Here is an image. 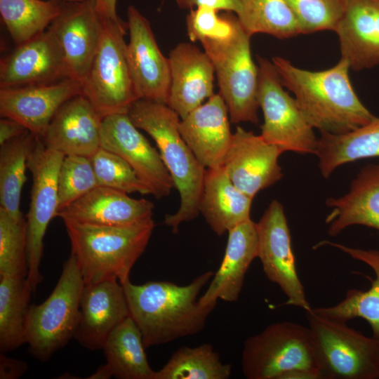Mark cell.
Wrapping results in <instances>:
<instances>
[{
    "instance_id": "obj_1",
    "label": "cell",
    "mask_w": 379,
    "mask_h": 379,
    "mask_svg": "<svg viewBox=\"0 0 379 379\" xmlns=\"http://www.w3.org/2000/svg\"><path fill=\"white\" fill-rule=\"evenodd\" d=\"M214 273L207 271L190 284L167 281L121 284L130 317L138 326L145 348L201 332L215 305H202L198 295Z\"/></svg>"
},
{
    "instance_id": "obj_2",
    "label": "cell",
    "mask_w": 379,
    "mask_h": 379,
    "mask_svg": "<svg viewBox=\"0 0 379 379\" xmlns=\"http://www.w3.org/2000/svg\"><path fill=\"white\" fill-rule=\"evenodd\" d=\"M284 86L295 96L303 115L320 133H345L370 122L375 116L357 95L343 58L333 67L310 71L281 57L272 60Z\"/></svg>"
},
{
    "instance_id": "obj_3",
    "label": "cell",
    "mask_w": 379,
    "mask_h": 379,
    "mask_svg": "<svg viewBox=\"0 0 379 379\" xmlns=\"http://www.w3.org/2000/svg\"><path fill=\"white\" fill-rule=\"evenodd\" d=\"M127 114L132 123L147 133L156 142L179 192V208L164 219L165 225L177 233L182 222L191 221L199 214L206 168L182 138L179 129L180 117L166 104L139 99Z\"/></svg>"
},
{
    "instance_id": "obj_4",
    "label": "cell",
    "mask_w": 379,
    "mask_h": 379,
    "mask_svg": "<svg viewBox=\"0 0 379 379\" xmlns=\"http://www.w3.org/2000/svg\"><path fill=\"white\" fill-rule=\"evenodd\" d=\"M85 284L129 280L144 253L155 223L152 217L126 225H100L62 219Z\"/></svg>"
},
{
    "instance_id": "obj_5",
    "label": "cell",
    "mask_w": 379,
    "mask_h": 379,
    "mask_svg": "<svg viewBox=\"0 0 379 379\" xmlns=\"http://www.w3.org/2000/svg\"><path fill=\"white\" fill-rule=\"evenodd\" d=\"M249 36L235 19L227 34L199 41L215 69L219 94L232 123L259 122L258 67L251 56Z\"/></svg>"
},
{
    "instance_id": "obj_6",
    "label": "cell",
    "mask_w": 379,
    "mask_h": 379,
    "mask_svg": "<svg viewBox=\"0 0 379 379\" xmlns=\"http://www.w3.org/2000/svg\"><path fill=\"white\" fill-rule=\"evenodd\" d=\"M321 379L379 378V340L347 322L305 311Z\"/></svg>"
},
{
    "instance_id": "obj_7",
    "label": "cell",
    "mask_w": 379,
    "mask_h": 379,
    "mask_svg": "<svg viewBox=\"0 0 379 379\" xmlns=\"http://www.w3.org/2000/svg\"><path fill=\"white\" fill-rule=\"evenodd\" d=\"M84 281L74 256L65 262L50 295L30 305L25 324V343L31 355L47 361L74 338Z\"/></svg>"
},
{
    "instance_id": "obj_8",
    "label": "cell",
    "mask_w": 379,
    "mask_h": 379,
    "mask_svg": "<svg viewBox=\"0 0 379 379\" xmlns=\"http://www.w3.org/2000/svg\"><path fill=\"white\" fill-rule=\"evenodd\" d=\"M100 43L82 81V94L102 117L128 113L138 100L135 84L128 65L124 40L127 22L101 19Z\"/></svg>"
},
{
    "instance_id": "obj_9",
    "label": "cell",
    "mask_w": 379,
    "mask_h": 379,
    "mask_svg": "<svg viewBox=\"0 0 379 379\" xmlns=\"http://www.w3.org/2000/svg\"><path fill=\"white\" fill-rule=\"evenodd\" d=\"M241 368L248 379H280L296 369L320 375L309 327L288 321L272 324L244 341Z\"/></svg>"
},
{
    "instance_id": "obj_10",
    "label": "cell",
    "mask_w": 379,
    "mask_h": 379,
    "mask_svg": "<svg viewBox=\"0 0 379 379\" xmlns=\"http://www.w3.org/2000/svg\"><path fill=\"white\" fill-rule=\"evenodd\" d=\"M258 100L264 122L260 135L282 153L316 154L318 138L296 100L284 89L272 62L257 57Z\"/></svg>"
},
{
    "instance_id": "obj_11",
    "label": "cell",
    "mask_w": 379,
    "mask_h": 379,
    "mask_svg": "<svg viewBox=\"0 0 379 379\" xmlns=\"http://www.w3.org/2000/svg\"><path fill=\"white\" fill-rule=\"evenodd\" d=\"M65 155L47 148L37 137L29 155L27 169L32 177L31 199L26 215L27 225L28 274L33 293L42 281L39 266L44 253V238L58 211V175Z\"/></svg>"
},
{
    "instance_id": "obj_12",
    "label": "cell",
    "mask_w": 379,
    "mask_h": 379,
    "mask_svg": "<svg viewBox=\"0 0 379 379\" xmlns=\"http://www.w3.org/2000/svg\"><path fill=\"white\" fill-rule=\"evenodd\" d=\"M258 258L267 279L277 284L287 298L286 305L310 309L298 277L291 236L284 207L273 200L256 222Z\"/></svg>"
},
{
    "instance_id": "obj_13",
    "label": "cell",
    "mask_w": 379,
    "mask_h": 379,
    "mask_svg": "<svg viewBox=\"0 0 379 379\" xmlns=\"http://www.w3.org/2000/svg\"><path fill=\"white\" fill-rule=\"evenodd\" d=\"M127 113L102 119L101 147L124 159L157 199L167 197L175 188L159 152L139 132Z\"/></svg>"
},
{
    "instance_id": "obj_14",
    "label": "cell",
    "mask_w": 379,
    "mask_h": 379,
    "mask_svg": "<svg viewBox=\"0 0 379 379\" xmlns=\"http://www.w3.org/2000/svg\"><path fill=\"white\" fill-rule=\"evenodd\" d=\"M129 42L126 52L139 99L167 105L171 67L157 43L149 21L133 5L127 8Z\"/></svg>"
},
{
    "instance_id": "obj_15",
    "label": "cell",
    "mask_w": 379,
    "mask_h": 379,
    "mask_svg": "<svg viewBox=\"0 0 379 379\" xmlns=\"http://www.w3.org/2000/svg\"><path fill=\"white\" fill-rule=\"evenodd\" d=\"M48 28L59 44L70 77L82 83L102 34V20L94 1H62L61 11Z\"/></svg>"
},
{
    "instance_id": "obj_16",
    "label": "cell",
    "mask_w": 379,
    "mask_h": 379,
    "mask_svg": "<svg viewBox=\"0 0 379 379\" xmlns=\"http://www.w3.org/2000/svg\"><path fill=\"white\" fill-rule=\"evenodd\" d=\"M282 152L260 135L237 126L222 167L232 183L251 198L283 177Z\"/></svg>"
},
{
    "instance_id": "obj_17",
    "label": "cell",
    "mask_w": 379,
    "mask_h": 379,
    "mask_svg": "<svg viewBox=\"0 0 379 379\" xmlns=\"http://www.w3.org/2000/svg\"><path fill=\"white\" fill-rule=\"evenodd\" d=\"M68 78L71 77L62 51L49 28L16 46L0 62V88L49 84Z\"/></svg>"
},
{
    "instance_id": "obj_18",
    "label": "cell",
    "mask_w": 379,
    "mask_h": 379,
    "mask_svg": "<svg viewBox=\"0 0 379 379\" xmlns=\"http://www.w3.org/2000/svg\"><path fill=\"white\" fill-rule=\"evenodd\" d=\"M82 93V83L65 79L44 84L0 88V114L14 119L41 138L58 109Z\"/></svg>"
},
{
    "instance_id": "obj_19",
    "label": "cell",
    "mask_w": 379,
    "mask_h": 379,
    "mask_svg": "<svg viewBox=\"0 0 379 379\" xmlns=\"http://www.w3.org/2000/svg\"><path fill=\"white\" fill-rule=\"evenodd\" d=\"M128 317L124 290L117 279L84 284L74 338L86 349L101 350L112 331Z\"/></svg>"
},
{
    "instance_id": "obj_20",
    "label": "cell",
    "mask_w": 379,
    "mask_h": 379,
    "mask_svg": "<svg viewBox=\"0 0 379 379\" xmlns=\"http://www.w3.org/2000/svg\"><path fill=\"white\" fill-rule=\"evenodd\" d=\"M102 119L90 100L79 94L58 109L41 139L47 148L65 155L90 158L101 147Z\"/></svg>"
},
{
    "instance_id": "obj_21",
    "label": "cell",
    "mask_w": 379,
    "mask_h": 379,
    "mask_svg": "<svg viewBox=\"0 0 379 379\" xmlns=\"http://www.w3.org/2000/svg\"><path fill=\"white\" fill-rule=\"evenodd\" d=\"M168 59L171 86L167 105L183 119L214 94L215 69L205 51L190 43H179Z\"/></svg>"
},
{
    "instance_id": "obj_22",
    "label": "cell",
    "mask_w": 379,
    "mask_h": 379,
    "mask_svg": "<svg viewBox=\"0 0 379 379\" xmlns=\"http://www.w3.org/2000/svg\"><path fill=\"white\" fill-rule=\"evenodd\" d=\"M226 104L219 93L180 119V134L199 163L206 168L222 166L233 133Z\"/></svg>"
},
{
    "instance_id": "obj_23",
    "label": "cell",
    "mask_w": 379,
    "mask_h": 379,
    "mask_svg": "<svg viewBox=\"0 0 379 379\" xmlns=\"http://www.w3.org/2000/svg\"><path fill=\"white\" fill-rule=\"evenodd\" d=\"M258 245L256 222L251 218L228 232L222 262L206 292L199 298L202 305H216L218 300L230 302L238 300L246 274L258 258Z\"/></svg>"
},
{
    "instance_id": "obj_24",
    "label": "cell",
    "mask_w": 379,
    "mask_h": 379,
    "mask_svg": "<svg viewBox=\"0 0 379 379\" xmlns=\"http://www.w3.org/2000/svg\"><path fill=\"white\" fill-rule=\"evenodd\" d=\"M154 208L147 199L98 185L58 212L56 217L93 225H126L152 217Z\"/></svg>"
},
{
    "instance_id": "obj_25",
    "label": "cell",
    "mask_w": 379,
    "mask_h": 379,
    "mask_svg": "<svg viewBox=\"0 0 379 379\" xmlns=\"http://www.w3.org/2000/svg\"><path fill=\"white\" fill-rule=\"evenodd\" d=\"M335 32L341 58L350 69L361 70L379 65V0H347Z\"/></svg>"
},
{
    "instance_id": "obj_26",
    "label": "cell",
    "mask_w": 379,
    "mask_h": 379,
    "mask_svg": "<svg viewBox=\"0 0 379 379\" xmlns=\"http://www.w3.org/2000/svg\"><path fill=\"white\" fill-rule=\"evenodd\" d=\"M326 204L332 208L326 220L331 237L357 225L379 231V164L364 166L346 194L329 198Z\"/></svg>"
},
{
    "instance_id": "obj_27",
    "label": "cell",
    "mask_w": 379,
    "mask_h": 379,
    "mask_svg": "<svg viewBox=\"0 0 379 379\" xmlns=\"http://www.w3.org/2000/svg\"><path fill=\"white\" fill-rule=\"evenodd\" d=\"M253 199L232 183L222 166L206 169L199 210L217 235L251 219Z\"/></svg>"
},
{
    "instance_id": "obj_28",
    "label": "cell",
    "mask_w": 379,
    "mask_h": 379,
    "mask_svg": "<svg viewBox=\"0 0 379 379\" xmlns=\"http://www.w3.org/2000/svg\"><path fill=\"white\" fill-rule=\"evenodd\" d=\"M325 245L336 248L368 265L375 277L371 280V285L367 291L348 290L344 299L338 304L314 308L313 310L322 316L344 322L357 317L362 318L371 326L373 337L379 340V251L352 248L329 241L318 244V246Z\"/></svg>"
},
{
    "instance_id": "obj_29",
    "label": "cell",
    "mask_w": 379,
    "mask_h": 379,
    "mask_svg": "<svg viewBox=\"0 0 379 379\" xmlns=\"http://www.w3.org/2000/svg\"><path fill=\"white\" fill-rule=\"evenodd\" d=\"M324 178L340 166L359 159L379 157V118L351 131L333 134L321 132L316 154Z\"/></svg>"
},
{
    "instance_id": "obj_30",
    "label": "cell",
    "mask_w": 379,
    "mask_h": 379,
    "mask_svg": "<svg viewBox=\"0 0 379 379\" xmlns=\"http://www.w3.org/2000/svg\"><path fill=\"white\" fill-rule=\"evenodd\" d=\"M138 326L127 317L106 340L102 350L106 364L119 379H153L154 371L147 361Z\"/></svg>"
},
{
    "instance_id": "obj_31",
    "label": "cell",
    "mask_w": 379,
    "mask_h": 379,
    "mask_svg": "<svg viewBox=\"0 0 379 379\" xmlns=\"http://www.w3.org/2000/svg\"><path fill=\"white\" fill-rule=\"evenodd\" d=\"M36 138L27 130L0 145V208L15 219L23 217L21 193L27 180L28 157Z\"/></svg>"
},
{
    "instance_id": "obj_32",
    "label": "cell",
    "mask_w": 379,
    "mask_h": 379,
    "mask_svg": "<svg viewBox=\"0 0 379 379\" xmlns=\"http://www.w3.org/2000/svg\"><path fill=\"white\" fill-rule=\"evenodd\" d=\"M27 277L0 276V351L25 343V324L31 294Z\"/></svg>"
},
{
    "instance_id": "obj_33",
    "label": "cell",
    "mask_w": 379,
    "mask_h": 379,
    "mask_svg": "<svg viewBox=\"0 0 379 379\" xmlns=\"http://www.w3.org/2000/svg\"><path fill=\"white\" fill-rule=\"evenodd\" d=\"M62 9L60 0H0V15L15 46L44 32Z\"/></svg>"
},
{
    "instance_id": "obj_34",
    "label": "cell",
    "mask_w": 379,
    "mask_h": 379,
    "mask_svg": "<svg viewBox=\"0 0 379 379\" xmlns=\"http://www.w3.org/2000/svg\"><path fill=\"white\" fill-rule=\"evenodd\" d=\"M231 372V365L222 363L213 346L204 343L178 349L161 368L154 371L153 379H227Z\"/></svg>"
},
{
    "instance_id": "obj_35",
    "label": "cell",
    "mask_w": 379,
    "mask_h": 379,
    "mask_svg": "<svg viewBox=\"0 0 379 379\" xmlns=\"http://www.w3.org/2000/svg\"><path fill=\"white\" fill-rule=\"evenodd\" d=\"M239 1L241 10L237 16L249 36L262 33L278 39H287L302 34L286 0Z\"/></svg>"
},
{
    "instance_id": "obj_36",
    "label": "cell",
    "mask_w": 379,
    "mask_h": 379,
    "mask_svg": "<svg viewBox=\"0 0 379 379\" xmlns=\"http://www.w3.org/2000/svg\"><path fill=\"white\" fill-rule=\"evenodd\" d=\"M28 274L26 218L15 219L0 208V276Z\"/></svg>"
},
{
    "instance_id": "obj_37",
    "label": "cell",
    "mask_w": 379,
    "mask_h": 379,
    "mask_svg": "<svg viewBox=\"0 0 379 379\" xmlns=\"http://www.w3.org/2000/svg\"><path fill=\"white\" fill-rule=\"evenodd\" d=\"M96 186L98 183L90 158L79 155H65L58 175L57 213Z\"/></svg>"
},
{
    "instance_id": "obj_38",
    "label": "cell",
    "mask_w": 379,
    "mask_h": 379,
    "mask_svg": "<svg viewBox=\"0 0 379 379\" xmlns=\"http://www.w3.org/2000/svg\"><path fill=\"white\" fill-rule=\"evenodd\" d=\"M98 186L127 194H150L131 166L115 153L100 147L90 157Z\"/></svg>"
},
{
    "instance_id": "obj_39",
    "label": "cell",
    "mask_w": 379,
    "mask_h": 379,
    "mask_svg": "<svg viewBox=\"0 0 379 379\" xmlns=\"http://www.w3.org/2000/svg\"><path fill=\"white\" fill-rule=\"evenodd\" d=\"M302 34L335 31L347 0H286Z\"/></svg>"
},
{
    "instance_id": "obj_40",
    "label": "cell",
    "mask_w": 379,
    "mask_h": 379,
    "mask_svg": "<svg viewBox=\"0 0 379 379\" xmlns=\"http://www.w3.org/2000/svg\"><path fill=\"white\" fill-rule=\"evenodd\" d=\"M219 11L208 7L190 10L186 18L187 33L191 41L204 38L224 36L232 29L237 15L232 12L218 14Z\"/></svg>"
},
{
    "instance_id": "obj_41",
    "label": "cell",
    "mask_w": 379,
    "mask_h": 379,
    "mask_svg": "<svg viewBox=\"0 0 379 379\" xmlns=\"http://www.w3.org/2000/svg\"><path fill=\"white\" fill-rule=\"evenodd\" d=\"M181 9L192 10L198 7H208L217 11L232 12L237 15L241 10L239 0H175Z\"/></svg>"
},
{
    "instance_id": "obj_42",
    "label": "cell",
    "mask_w": 379,
    "mask_h": 379,
    "mask_svg": "<svg viewBox=\"0 0 379 379\" xmlns=\"http://www.w3.org/2000/svg\"><path fill=\"white\" fill-rule=\"evenodd\" d=\"M27 364L21 360L7 357L4 353L0 354V378L17 379L27 371Z\"/></svg>"
},
{
    "instance_id": "obj_43",
    "label": "cell",
    "mask_w": 379,
    "mask_h": 379,
    "mask_svg": "<svg viewBox=\"0 0 379 379\" xmlns=\"http://www.w3.org/2000/svg\"><path fill=\"white\" fill-rule=\"evenodd\" d=\"M26 131L27 129L20 122L2 117L0 120V145L21 135Z\"/></svg>"
},
{
    "instance_id": "obj_44",
    "label": "cell",
    "mask_w": 379,
    "mask_h": 379,
    "mask_svg": "<svg viewBox=\"0 0 379 379\" xmlns=\"http://www.w3.org/2000/svg\"><path fill=\"white\" fill-rule=\"evenodd\" d=\"M96 11L101 19L117 20V0H93Z\"/></svg>"
},
{
    "instance_id": "obj_45",
    "label": "cell",
    "mask_w": 379,
    "mask_h": 379,
    "mask_svg": "<svg viewBox=\"0 0 379 379\" xmlns=\"http://www.w3.org/2000/svg\"><path fill=\"white\" fill-rule=\"evenodd\" d=\"M113 376L109 367L105 364L98 367V368L91 375L89 379H108Z\"/></svg>"
},
{
    "instance_id": "obj_46",
    "label": "cell",
    "mask_w": 379,
    "mask_h": 379,
    "mask_svg": "<svg viewBox=\"0 0 379 379\" xmlns=\"http://www.w3.org/2000/svg\"><path fill=\"white\" fill-rule=\"evenodd\" d=\"M60 1H68V2H74V1H85V0H60Z\"/></svg>"
},
{
    "instance_id": "obj_47",
    "label": "cell",
    "mask_w": 379,
    "mask_h": 379,
    "mask_svg": "<svg viewBox=\"0 0 379 379\" xmlns=\"http://www.w3.org/2000/svg\"><path fill=\"white\" fill-rule=\"evenodd\" d=\"M164 1V0H163Z\"/></svg>"
}]
</instances>
